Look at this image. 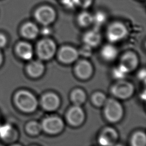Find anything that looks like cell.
Masks as SVG:
<instances>
[{
  "mask_svg": "<svg viewBox=\"0 0 146 146\" xmlns=\"http://www.w3.org/2000/svg\"><path fill=\"white\" fill-rule=\"evenodd\" d=\"M94 2V0H78V7L86 9L90 7Z\"/></svg>",
  "mask_w": 146,
  "mask_h": 146,
  "instance_id": "cell-28",
  "label": "cell"
},
{
  "mask_svg": "<svg viewBox=\"0 0 146 146\" xmlns=\"http://www.w3.org/2000/svg\"><path fill=\"white\" fill-rule=\"evenodd\" d=\"M14 100L18 108L25 112H32L37 106L36 98L27 91L22 90L18 92L15 96Z\"/></svg>",
  "mask_w": 146,
  "mask_h": 146,
  "instance_id": "cell-2",
  "label": "cell"
},
{
  "mask_svg": "<svg viewBox=\"0 0 146 146\" xmlns=\"http://www.w3.org/2000/svg\"><path fill=\"white\" fill-rule=\"evenodd\" d=\"M0 137L5 141H12L17 137V132L10 124L0 126Z\"/></svg>",
  "mask_w": 146,
  "mask_h": 146,
  "instance_id": "cell-16",
  "label": "cell"
},
{
  "mask_svg": "<svg viewBox=\"0 0 146 146\" xmlns=\"http://www.w3.org/2000/svg\"><path fill=\"white\" fill-rule=\"evenodd\" d=\"M71 98L75 104L79 105L84 102L86 99V95L82 90H76L72 92Z\"/></svg>",
  "mask_w": 146,
  "mask_h": 146,
  "instance_id": "cell-23",
  "label": "cell"
},
{
  "mask_svg": "<svg viewBox=\"0 0 146 146\" xmlns=\"http://www.w3.org/2000/svg\"><path fill=\"white\" fill-rule=\"evenodd\" d=\"M42 129V125L35 121H32L29 123L26 126V129L27 132L32 135H36L40 132Z\"/></svg>",
  "mask_w": 146,
  "mask_h": 146,
  "instance_id": "cell-24",
  "label": "cell"
},
{
  "mask_svg": "<svg viewBox=\"0 0 146 146\" xmlns=\"http://www.w3.org/2000/svg\"><path fill=\"white\" fill-rule=\"evenodd\" d=\"M27 72L33 77H38L42 74L44 71V66L39 60L31 62L27 66Z\"/></svg>",
  "mask_w": 146,
  "mask_h": 146,
  "instance_id": "cell-19",
  "label": "cell"
},
{
  "mask_svg": "<svg viewBox=\"0 0 146 146\" xmlns=\"http://www.w3.org/2000/svg\"><path fill=\"white\" fill-rule=\"evenodd\" d=\"M7 42V39L6 36L3 34L0 33V48L4 47Z\"/></svg>",
  "mask_w": 146,
  "mask_h": 146,
  "instance_id": "cell-30",
  "label": "cell"
},
{
  "mask_svg": "<svg viewBox=\"0 0 146 146\" xmlns=\"http://www.w3.org/2000/svg\"><path fill=\"white\" fill-rule=\"evenodd\" d=\"M78 75L82 78H87L92 74V66L86 60L80 61L76 67Z\"/></svg>",
  "mask_w": 146,
  "mask_h": 146,
  "instance_id": "cell-18",
  "label": "cell"
},
{
  "mask_svg": "<svg viewBox=\"0 0 146 146\" xmlns=\"http://www.w3.org/2000/svg\"><path fill=\"white\" fill-rule=\"evenodd\" d=\"M56 45L50 38H45L40 40L36 45V53L40 59L48 60L55 54Z\"/></svg>",
  "mask_w": 146,
  "mask_h": 146,
  "instance_id": "cell-4",
  "label": "cell"
},
{
  "mask_svg": "<svg viewBox=\"0 0 146 146\" xmlns=\"http://www.w3.org/2000/svg\"><path fill=\"white\" fill-rule=\"evenodd\" d=\"M79 52L71 46H62L58 52V58L60 61L65 63L74 62L78 57Z\"/></svg>",
  "mask_w": 146,
  "mask_h": 146,
  "instance_id": "cell-8",
  "label": "cell"
},
{
  "mask_svg": "<svg viewBox=\"0 0 146 146\" xmlns=\"http://www.w3.org/2000/svg\"><path fill=\"white\" fill-rule=\"evenodd\" d=\"M11 146H21V145H18V144H14V145H11Z\"/></svg>",
  "mask_w": 146,
  "mask_h": 146,
  "instance_id": "cell-33",
  "label": "cell"
},
{
  "mask_svg": "<svg viewBox=\"0 0 146 146\" xmlns=\"http://www.w3.org/2000/svg\"><path fill=\"white\" fill-rule=\"evenodd\" d=\"M16 52L22 59H30L33 55V50L30 43L25 42H19L16 46Z\"/></svg>",
  "mask_w": 146,
  "mask_h": 146,
  "instance_id": "cell-12",
  "label": "cell"
},
{
  "mask_svg": "<svg viewBox=\"0 0 146 146\" xmlns=\"http://www.w3.org/2000/svg\"><path fill=\"white\" fill-rule=\"evenodd\" d=\"M107 15L105 13L99 11L93 14V23L95 26V29H99L100 27L103 26L107 21Z\"/></svg>",
  "mask_w": 146,
  "mask_h": 146,
  "instance_id": "cell-21",
  "label": "cell"
},
{
  "mask_svg": "<svg viewBox=\"0 0 146 146\" xmlns=\"http://www.w3.org/2000/svg\"><path fill=\"white\" fill-rule=\"evenodd\" d=\"M20 33L22 36L24 38L32 40L37 38L40 33V30L35 23L27 22L22 26Z\"/></svg>",
  "mask_w": 146,
  "mask_h": 146,
  "instance_id": "cell-10",
  "label": "cell"
},
{
  "mask_svg": "<svg viewBox=\"0 0 146 146\" xmlns=\"http://www.w3.org/2000/svg\"><path fill=\"white\" fill-rule=\"evenodd\" d=\"M137 63L138 59L136 55L132 52H128L122 56L120 64L129 72L136 68Z\"/></svg>",
  "mask_w": 146,
  "mask_h": 146,
  "instance_id": "cell-15",
  "label": "cell"
},
{
  "mask_svg": "<svg viewBox=\"0 0 146 146\" xmlns=\"http://www.w3.org/2000/svg\"><path fill=\"white\" fill-rule=\"evenodd\" d=\"M84 113L82 108L78 106L72 107L68 112L67 119L69 122L74 125L81 124L84 120Z\"/></svg>",
  "mask_w": 146,
  "mask_h": 146,
  "instance_id": "cell-13",
  "label": "cell"
},
{
  "mask_svg": "<svg viewBox=\"0 0 146 146\" xmlns=\"http://www.w3.org/2000/svg\"><path fill=\"white\" fill-rule=\"evenodd\" d=\"M127 26L121 22L114 21L111 23L106 29L107 39L111 43H116L123 40L128 34Z\"/></svg>",
  "mask_w": 146,
  "mask_h": 146,
  "instance_id": "cell-3",
  "label": "cell"
},
{
  "mask_svg": "<svg viewBox=\"0 0 146 146\" xmlns=\"http://www.w3.org/2000/svg\"><path fill=\"white\" fill-rule=\"evenodd\" d=\"M76 22L81 27H88L93 23V14L87 11H81L76 17Z\"/></svg>",
  "mask_w": 146,
  "mask_h": 146,
  "instance_id": "cell-17",
  "label": "cell"
},
{
  "mask_svg": "<svg viewBox=\"0 0 146 146\" xmlns=\"http://www.w3.org/2000/svg\"><path fill=\"white\" fill-rule=\"evenodd\" d=\"M63 127L62 120L57 117H47L42 122V128L50 133L59 132Z\"/></svg>",
  "mask_w": 146,
  "mask_h": 146,
  "instance_id": "cell-7",
  "label": "cell"
},
{
  "mask_svg": "<svg viewBox=\"0 0 146 146\" xmlns=\"http://www.w3.org/2000/svg\"><path fill=\"white\" fill-rule=\"evenodd\" d=\"M105 103L104 112L107 119L112 122L118 121L123 115V109L120 103L113 99H109Z\"/></svg>",
  "mask_w": 146,
  "mask_h": 146,
  "instance_id": "cell-5",
  "label": "cell"
},
{
  "mask_svg": "<svg viewBox=\"0 0 146 146\" xmlns=\"http://www.w3.org/2000/svg\"><path fill=\"white\" fill-rule=\"evenodd\" d=\"M41 103L45 110L52 111L55 110L58 107L59 99L54 94H47L42 97Z\"/></svg>",
  "mask_w": 146,
  "mask_h": 146,
  "instance_id": "cell-14",
  "label": "cell"
},
{
  "mask_svg": "<svg viewBox=\"0 0 146 146\" xmlns=\"http://www.w3.org/2000/svg\"><path fill=\"white\" fill-rule=\"evenodd\" d=\"M93 102L94 103L98 106H100L103 105L104 104H105V103L106 102V98L105 96V95L104 94H103L102 93L100 92H98L96 93L93 98Z\"/></svg>",
  "mask_w": 146,
  "mask_h": 146,
  "instance_id": "cell-26",
  "label": "cell"
},
{
  "mask_svg": "<svg viewBox=\"0 0 146 146\" xmlns=\"http://www.w3.org/2000/svg\"><path fill=\"white\" fill-rule=\"evenodd\" d=\"M117 138V134L111 128H106L99 137V142L103 146H112Z\"/></svg>",
  "mask_w": 146,
  "mask_h": 146,
  "instance_id": "cell-11",
  "label": "cell"
},
{
  "mask_svg": "<svg viewBox=\"0 0 146 146\" xmlns=\"http://www.w3.org/2000/svg\"><path fill=\"white\" fill-rule=\"evenodd\" d=\"M115 146H122V145H119V144H117V145H115Z\"/></svg>",
  "mask_w": 146,
  "mask_h": 146,
  "instance_id": "cell-34",
  "label": "cell"
},
{
  "mask_svg": "<svg viewBox=\"0 0 146 146\" xmlns=\"http://www.w3.org/2000/svg\"><path fill=\"white\" fill-rule=\"evenodd\" d=\"M133 87L128 82L121 81L115 84L112 88L113 94L119 98L125 99L129 97L133 93Z\"/></svg>",
  "mask_w": 146,
  "mask_h": 146,
  "instance_id": "cell-6",
  "label": "cell"
},
{
  "mask_svg": "<svg viewBox=\"0 0 146 146\" xmlns=\"http://www.w3.org/2000/svg\"><path fill=\"white\" fill-rule=\"evenodd\" d=\"M128 71L121 64L113 70V76L117 79H123L125 76Z\"/></svg>",
  "mask_w": 146,
  "mask_h": 146,
  "instance_id": "cell-25",
  "label": "cell"
},
{
  "mask_svg": "<svg viewBox=\"0 0 146 146\" xmlns=\"http://www.w3.org/2000/svg\"><path fill=\"white\" fill-rule=\"evenodd\" d=\"M61 4L67 9H74L78 7V0H59Z\"/></svg>",
  "mask_w": 146,
  "mask_h": 146,
  "instance_id": "cell-27",
  "label": "cell"
},
{
  "mask_svg": "<svg viewBox=\"0 0 146 146\" xmlns=\"http://www.w3.org/2000/svg\"><path fill=\"white\" fill-rule=\"evenodd\" d=\"M2 61H3V55H2V53L1 48H0V65L1 64Z\"/></svg>",
  "mask_w": 146,
  "mask_h": 146,
  "instance_id": "cell-32",
  "label": "cell"
},
{
  "mask_svg": "<svg viewBox=\"0 0 146 146\" xmlns=\"http://www.w3.org/2000/svg\"><path fill=\"white\" fill-rule=\"evenodd\" d=\"M102 40V35L97 29H93L88 30L83 35V41L84 44L90 47H95L98 46Z\"/></svg>",
  "mask_w": 146,
  "mask_h": 146,
  "instance_id": "cell-9",
  "label": "cell"
},
{
  "mask_svg": "<svg viewBox=\"0 0 146 146\" xmlns=\"http://www.w3.org/2000/svg\"><path fill=\"white\" fill-rule=\"evenodd\" d=\"M101 55L104 59L112 60L117 56V50L113 45L107 44L103 46L101 50Z\"/></svg>",
  "mask_w": 146,
  "mask_h": 146,
  "instance_id": "cell-20",
  "label": "cell"
},
{
  "mask_svg": "<svg viewBox=\"0 0 146 146\" xmlns=\"http://www.w3.org/2000/svg\"><path fill=\"white\" fill-rule=\"evenodd\" d=\"M138 76H139V78L141 79V80H145V76H146V75H145V71L144 70H141L139 72V74H138Z\"/></svg>",
  "mask_w": 146,
  "mask_h": 146,
  "instance_id": "cell-31",
  "label": "cell"
},
{
  "mask_svg": "<svg viewBox=\"0 0 146 146\" xmlns=\"http://www.w3.org/2000/svg\"><path fill=\"white\" fill-rule=\"evenodd\" d=\"M79 52L85 56H88L91 55L92 52L91 47L86 44H84V46H83L80 50Z\"/></svg>",
  "mask_w": 146,
  "mask_h": 146,
  "instance_id": "cell-29",
  "label": "cell"
},
{
  "mask_svg": "<svg viewBox=\"0 0 146 146\" xmlns=\"http://www.w3.org/2000/svg\"><path fill=\"white\" fill-rule=\"evenodd\" d=\"M55 10L49 5H42L38 7L34 13L35 21L43 26H49L56 19Z\"/></svg>",
  "mask_w": 146,
  "mask_h": 146,
  "instance_id": "cell-1",
  "label": "cell"
},
{
  "mask_svg": "<svg viewBox=\"0 0 146 146\" xmlns=\"http://www.w3.org/2000/svg\"><path fill=\"white\" fill-rule=\"evenodd\" d=\"M132 146H145L146 136L144 133L138 132L136 133L132 139Z\"/></svg>",
  "mask_w": 146,
  "mask_h": 146,
  "instance_id": "cell-22",
  "label": "cell"
}]
</instances>
